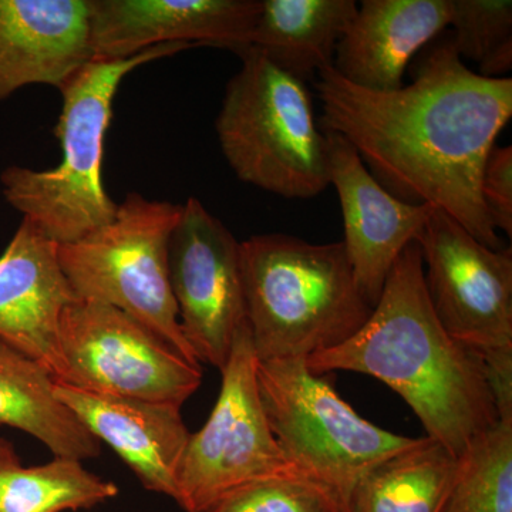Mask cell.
I'll return each mask as SVG.
<instances>
[{"label": "cell", "mask_w": 512, "mask_h": 512, "mask_svg": "<svg viewBox=\"0 0 512 512\" xmlns=\"http://www.w3.org/2000/svg\"><path fill=\"white\" fill-rule=\"evenodd\" d=\"M241 69L225 89L218 141L235 175L286 200H312L328 190L325 131L308 84L252 47L237 52Z\"/></svg>", "instance_id": "obj_5"}, {"label": "cell", "mask_w": 512, "mask_h": 512, "mask_svg": "<svg viewBox=\"0 0 512 512\" xmlns=\"http://www.w3.org/2000/svg\"><path fill=\"white\" fill-rule=\"evenodd\" d=\"M306 366L315 375L375 377L409 404L427 437L458 457L500 420L483 357L451 338L431 309L417 242L394 262L365 326Z\"/></svg>", "instance_id": "obj_2"}, {"label": "cell", "mask_w": 512, "mask_h": 512, "mask_svg": "<svg viewBox=\"0 0 512 512\" xmlns=\"http://www.w3.org/2000/svg\"><path fill=\"white\" fill-rule=\"evenodd\" d=\"M480 194L495 231L512 237V146H494L485 158Z\"/></svg>", "instance_id": "obj_25"}, {"label": "cell", "mask_w": 512, "mask_h": 512, "mask_svg": "<svg viewBox=\"0 0 512 512\" xmlns=\"http://www.w3.org/2000/svg\"><path fill=\"white\" fill-rule=\"evenodd\" d=\"M245 309L256 359H309L348 342L373 306L343 242L261 234L241 242Z\"/></svg>", "instance_id": "obj_3"}, {"label": "cell", "mask_w": 512, "mask_h": 512, "mask_svg": "<svg viewBox=\"0 0 512 512\" xmlns=\"http://www.w3.org/2000/svg\"><path fill=\"white\" fill-rule=\"evenodd\" d=\"M55 383L35 360L0 339V426L25 431L55 457L99 456L100 441L57 399Z\"/></svg>", "instance_id": "obj_19"}, {"label": "cell", "mask_w": 512, "mask_h": 512, "mask_svg": "<svg viewBox=\"0 0 512 512\" xmlns=\"http://www.w3.org/2000/svg\"><path fill=\"white\" fill-rule=\"evenodd\" d=\"M180 211L181 205L130 192L109 224L59 245V262L77 299L120 309L198 363L181 332L168 278V239Z\"/></svg>", "instance_id": "obj_7"}, {"label": "cell", "mask_w": 512, "mask_h": 512, "mask_svg": "<svg viewBox=\"0 0 512 512\" xmlns=\"http://www.w3.org/2000/svg\"><path fill=\"white\" fill-rule=\"evenodd\" d=\"M194 45L167 43L124 60H92L59 90L55 128L62 161L50 170L10 165L0 174L5 200L57 245L72 244L109 224L116 202L103 184L104 143L121 82L144 64Z\"/></svg>", "instance_id": "obj_4"}, {"label": "cell", "mask_w": 512, "mask_h": 512, "mask_svg": "<svg viewBox=\"0 0 512 512\" xmlns=\"http://www.w3.org/2000/svg\"><path fill=\"white\" fill-rule=\"evenodd\" d=\"M89 62V0H0V101L33 84L60 90Z\"/></svg>", "instance_id": "obj_16"}, {"label": "cell", "mask_w": 512, "mask_h": 512, "mask_svg": "<svg viewBox=\"0 0 512 512\" xmlns=\"http://www.w3.org/2000/svg\"><path fill=\"white\" fill-rule=\"evenodd\" d=\"M356 0H261L249 47L302 82L333 66Z\"/></svg>", "instance_id": "obj_18"}, {"label": "cell", "mask_w": 512, "mask_h": 512, "mask_svg": "<svg viewBox=\"0 0 512 512\" xmlns=\"http://www.w3.org/2000/svg\"><path fill=\"white\" fill-rule=\"evenodd\" d=\"M59 245L23 218L0 255V339L35 360L56 383L67 379L59 326L76 301Z\"/></svg>", "instance_id": "obj_14"}, {"label": "cell", "mask_w": 512, "mask_h": 512, "mask_svg": "<svg viewBox=\"0 0 512 512\" xmlns=\"http://www.w3.org/2000/svg\"><path fill=\"white\" fill-rule=\"evenodd\" d=\"M460 467L444 444L416 439L360 477L346 512H443Z\"/></svg>", "instance_id": "obj_20"}, {"label": "cell", "mask_w": 512, "mask_h": 512, "mask_svg": "<svg viewBox=\"0 0 512 512\" xmlns=\"http://www.w3.org/2000/svg\"><path fill=\"white\" fill-rule=\"evenodd\" d=\"M448 22L450 0H363L336 46L332 67L369 92L402 89L413 57Z\"/></svg>", "instance_id": "obj_17"}, {"label": "cell", "mask_w": 512, "mask_h": 512, "mask_svg": "<svg viewBox=\"0 0 512 512\" xmlns=\"http://www.w3.org/2000/svg\"><path fill=\"white\" fill-rule=\"evenodd\" d=\"M261 0H89L92 60H124L167 43L249 47Z\"/></svg>", "instance_id": "obj_12"}, {"label": "cell", "mask_w": 512, "mask_h": 512, "mask_svg": "<svg viewBox=\"0 0 512 512\" xmlns=\"http://www.w3.org/2000/svg\"><path fill=\"white\" fill-rule=\"evenodd\" d=\"M167 259L181 332L198 363L221 372L247 322L241 242L200 200L188 198L168 239Z\"/></svg>", "instance_id": "obj_11"}, {"label": "cell", "mask_w": 512, "mask_h": 512, "mask_svg": "<svg viewBox=\"0 0 512 512\" xmlns=\"http://www.w3.org/2000/svg\"><path fill=\"white\" fill-rule=\"evenodd\" d=\"M266 420L289 466L325 487L346 512L350 493L369 468L414 440L363 419L306 359L256 365Z\"/></svg>", "instance_id": "obj_6"}, {"label": "cell", "mask_w": 512, "mask_h": 512, "mask_svg": "<svg viewBox=\"0 0 512 512\" xmlns=\"http://www.w3.org/2000/svg\"><path fill=\"white\" fill-rule=\"evenodd\" d=\"M325 136L329 183L335 185L342 207L343 247L360 291L375 308L394 262L417 242L436 207L393 197L345 138L330 131Z\"/></svg>", "instance_id": "obj_13"}, {"label": "cell", "mask_w": 512, "mask_h": 512, "mask_svg": "<svg viewBox=\"0 0 512 512\" xmlns=\"http://www.w3.org/2000/svg\"><path fill=\"white\" fill-rule=\"evenodd\" d=\"M82 463L55 457L43 466L23 467L13 444L0 439V512L89 510L119 494L116 484Z\"/></svg>", "instance_id": "obj_21"}, {"label": "cell", "mask_w": 512, "mask_h": 512, "mask_svg": "<svg viewBox=\"0 0 512 512\" xmlns=\"http://www.w3.org/2000/svg\"><path fill=\"white\" fill-rule=\"evenodd\" d=\"M248 322L238 329L220 394L207 423L191 433L177 473V503L208 512L232 491L262 478L296 473L285 460L268 420Z\"/></svg>", "instance_id": "obj_8"}, {"label": "cell", "mask_w": 512, "mask_h": 512, "mask_svg": "<svg viewBox=\"0 0 512 512\" xmlns=\"http://www.w3.org/2000/svg\"><path fill=\"white\" fill-rule=\"evenodd\" d=\"M55 394L97 440L113 448L147 490L177 500L178 467L191 434L180 407L63 383H55Z\"/></svg>", "instance_id": "obj_15"}, {"label": "cell", "mask_w": 512, "mask_h": 512, "mask_svg": "<svg viewBox=\"0 0 512 512\" xmlns=\"http://www.w3.org/2000/svg\"><path fill=\"white\" fill-rule=\"evenodd\" d=\"M319 126L355 148L393 197L446 212L485 247L501 249L480 194L485 158L512 117V79L471 72L450 39L431 47L412 84L353 86L333 67L313 80Z\"/></svg>", "instance_id": "obj_1"}, {"label": "cell", "mask_w": 512, "mask_h": 512, "mask_svg": "<svg viewBox=\"0 0 512 512\" xmlns=\"http://www.w3.org/2000/svg\"><path fill=\"white\" fill-rule=\"evenodd\" d=\"M451 45L473 60L487 79H504L512 69L511 0H450Z\"/></svg>", "instance_id": "obj_23"}, {"label": "cell", "mask_w": 512, "mask_h": 512, "mask_svg": "<svg viewBox=\"0 0 512 512\" xmlns=\"http://www.w3.org/2000/svg\"><path fill=\"white\" fill-rule=\"evenodd\" d=\"M63 384L86 392L183 406L201 386L188 362L143 323L97 301L76 299L60 318Z\"/></svg>", "instance_id": "obj_9"}, {"label": "cell", "mask_w": 512, "mask_h": 512, "mask_svg": "<svg viewBox=\"0 0 512 512\" xmlns=\"http://www.w3.org/2000/svg\"><path fill=\"white\" fill-rule=\"evenodd\" d=\"M208 512H343L329 490L298 473L262 478L232 491Z\"/></svg>", "instance_id": "obj_24"}, {"label": "cell", "mask_w": 512, "mask_h": 512, "mask_svg": "<svg viewBox=\"0 0 512 512\" xmlns=\"http://www.w3.org/2000/svg\"><path fill=\"white\" fill-rule=\"evenodd\" d=\"M443 512H512V420L471 441Z\"/></svg>", "instance_id": "obj_22"}, {"label": "cell", "mask_w": 512, "mask_h": 512, "mask_svg": "<svg viewBox=\"0 0 512 512\" xmlns=\"http://www.w3.org/2000/svg\"><path fill=\"white\" fill-rule=\"evenodd\" d=\"M417 244L434 315L483 360L512 355V249L485 247L436 208Z\"/></svg>", "instance_id": "obj_10"}]
</instances>
